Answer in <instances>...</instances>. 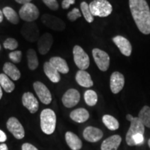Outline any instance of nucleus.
I'll return each mask as SVG.
<instances>
[{"mask_svg":"<svg viewBox=\"0 0 150 150\" xmlns=\"http://www.w3.org/2000/svg\"><path fill=\"white\" fill-rule=\"evenodd\" d=\"M129 7L139 31L150 34V9L146 0H129Z\"/></svg>","mask_w":150,"mask_h":150,"instance_id":"f257e3e1","label":"nucleus"},{"mask_svg":"<svg viewBox=\"0 0 150 150\" xmlns=\"http://www.w3.org/2000/svg\"><path fill=\"white\" fill-rule=\"evenodd\" d=\"M56 116L54 110L46 108L40 113V127L45 134L50 135L53 134L56 129Z\"/></svg>","mask_w":150,"mask_h":150,"instance_id":"f03ea898","label":"nucleus"},{"mask_svg":"<svg viewBox=\"0 0 150 150\" xmlns=\"http://www.w3.org/2000/svg\"><path fill=\"white\" fill-rule=\"evenodd\" d=\"M90 10L93 16L105 18L111 14L112 5L107 0H94L89 4Z\"/></svg>","mask_w":150,"mask_h":150,"instance_id":"7ed1b4c3","label":"nucleus"},{"mask_svg":"<svg viewBox=\"0 0 150 150\" xmlns=\"http://www.w3.org/2000/svg\"><path fill=\"white\" fill-rule=\"evenodd\" d=\"M40 12L36 6L31 3L24 4L19 11V16L24 21L33 22L38 18Z\"/></svg>","mask_w":150,"mask_h":150,"instance_id":"20e7f679","label":"nucleus"},{"mask_svg":"<svg viewBox=\"0 0 150 150\" xmlns=\"http://www.w3.org/2000/svg\"><path fill=\"white\" fill-rule=\"evenodd\" d=\"M74 61L81 70H85L90 65L89 56L81 47L75 45L73 48Z\"/></svg>","mask_w":150,"mask_h":150,"instance_id":"39448f33","label":"nucleus"},{"mask_svg":"<svg viewBox=\"0 0 150 150\" xmlns=\"http://www.w3.org/2000/svg\"><path fill=\"white\" fill-rule=\"evenodd\" d=\"M41 21L47 28L54 31H62L66 27L63 20L51 14H44L41 17Z\"/></svg>","mask_w":150,"mask_h":150,"instance_id":"423d86ee","label":"nucleus"},{"mask_svg":"<svg viewBox=\"0 0 150 150\" xmlns=\"http://www.w3.org/2000/svg\"><path fill=\"white\" fill-rule=\"evenodd\" d=\"M21 34L25 40L31 42H35L39 39V29L35 22H27L21 29Z\"/></svg>","mask_w":150,"mask_h":150,"instance_id":"0eeeda50","label":"nucleus"},{"mask_svg":"<svg viewBox=\"0 0 150 150\" xmlns=\"http://www.w3.org/2000/svg\"><path fill=\"white\" fill-rule=\"evenodd\" d=\"M145 133V126L141 122L138 117H134L131 121L130 128L128 130L126 136V142L129 146H134L133 142V136L138 134L144 135Z\"/></svg>","mask_w":150,"mask_h":150,"instance_id":"6e6552de","label":"nucleus"},{"mask_svg":"<svg viewBox=\"0 0 150 150\" xmlns=\"http://www.w3.org/2000/svg\"><path fill=\"white\" fill-rule=\"evenodd\" d=\"M93 56L99 70L103 72L108 70L110 65V57L106 52L95 48L93 50Z\"/></svg>","mask_w":150,"mask_h":150,"instance_id":"1a4fd4ad","label":"nucleus"},{"mask_svg":"<svg viewBox=\"0 0 150 150\" xmlns=\"http://www.w3.org/2000/svg\"><path fill=\"white\" fill-rule=\"evenodd\" d=\"M33 88L41 102L46 105L52 102V94L44 83L40 81H35L33 83Z\"/></svg>","mask_w":150,"mask_h":150,"instance_id":"9d476101","label":"nucleus"},{"mask_svg":"<svg viewBox=\"0 0 150 150\" xmlns=\"http://www.w3.org/2000/svg\"><path fill=\"white\" fill-rule=\"evenodd\" d=\"M6 126L8 130L17 139H22L24 137V129L16 117L9 118L7 121Z\"/></svg>","mask_w":150,"mask_h":150,"instance_id":"9b49d317","label":"nucleus"},{"mask_svg":"<svg viewBox=\"0 0 150 150\" xmlns=\"http://www.w3.org/2000/svg\"><path fill=\"white\" fill-rule=\"evenodd\" d=\"M79 100L80 94L77 90L74 88L67 91L62 97V102L67 108L74 107L78 104Z\"/></svg>","mask_w":150,"mask_h":150,"instance_id":"f8f14e48","label":"nucleus"},{"mask_svg":"<svg viewBox=\"0 0 150 150\" xmlns=\"http://www.w3.org/2000/svg\"><path fill=\"white\" fill-rule=\"evenodd\" d=\"M53 41V37L50 33H45L41 35L38 40V49L39 53L42 55H46L51 49Z\"/></svg>","mask_w":150,"mask_h":150,"instance_id":"ddd939ff","label":"nucleus"},{"mask_svg":"<svg viewBox=\"0 0 150 150\" xmlns=\"http://www.w3.org/2000/svg\"><path fill=\"white\" fill-rule=\"evenodd\" d=\"M125 86L124 75L119 72H114L110 76V87L112 93L117 94L120 93Z\"/></svg>","mask_w":150,"mask_h":150,"instance_id":"4468645a","label":"nucleus"},{"mask_svg":"<svg viewBox=\"0 0 150 150\" xmlns=\"http://www.w3.org/2000/svg\"><path fill=\"white\" fill-rule=\"evenodd\" d=\"M112 41L115 45L119 48L120 51L123 55L126 56H130L132 52V46L130 42L126 38L122 35H117L112 38Z\"/></svg>","mask_w":150,"mask_h":150,"instance_id":"2eb2a0df","label":"nucleus"},{"mask_svg":"<svg viewBox=\"0 0 150 150\" xmlns=\"http://www.w3.org/2000/svg\"><path fill=\"white\" fill-rule=\"evenodd\" d=\"M22 104L25 108H27L31 113H35L39 108V104L38 99L33 95V93L27 92L24 93L22 96Z\"/></svg>","mask_w":150,"mask_h":150,"instance_id":"dca6fc26","label":"nucleus"},{"mask_svg":"<svg viewBox=\"0 0 150 150\" xmlns=\"http://www.w3.org/2000/svg\"><path fill=\"white\" fill-rule=\"evenodd\" d=\"M83 138L86 140L91 142H96L101 140L103 137V132L102 130L96 127H88L84 129L83 133Z\"/></svg>","mask_w":150,"mask_h":150,"instance_id":"f3484780","label":"nucleus"},{"mask_svg":"<svg viewBox=\"0 0 150 150\" xmlns=\"http://www.w3.org/2000/svg\"><path fill=\"white\" fill-rule=\"evenodd\" d=\"M122 142V138L119 135H113L104 140L101 146L102 150H117Z\"/></svg>","mask_w":150,"mask_h":150,"instance_id":"a211bd4d","label":"nucleus"},{"mask_svg":"<svg viewBox=\"0 0 150 150\" xmlns=\"http://www.w3.org/2000/svg\"><path fill=\"white\" fill-rule=\"evenodd\" d=\"M76 81L79 85L84 88H90L93 86L91 76L85 70H79L76 74Z\"/></svg>","mask_w":150,"mask_h":150,"instance_id":"6ab92c4d","label":"nucleus"},{"mask_svg":"<svg viewBox=\"0 0 150 150\" xmlns=\"http://www.w3.org/2000/svg\"><path fill=\"white\" fill-rule=\"evenodd\" d=\"M50 62L53 65L54 68L56 69L59 73L62 74H67L70 71L68 65H67L66 61L63 58L59 57V56H54L50 59Z\"/></svg>","mask_w":150,"mask_h":150,"instance_id":"aec40b11","label":"nucleus"},{"mask_svg":"<svg viewBox=\"0 0 150 150\" xmlns=\"http://www.w3.org/2000/svg\"><path fill=\"white\" fill-rule=\"evenodd\" d=\"M43 70L47 78L53 83H59L61 80L60 73L54 68L50 62H45L43 65Z\"/></svg>","mask_w":150,"mask_h":150,"instance_id":"412c9836","label":"nucleus"},{"mask_svg":"<svg viewBox=\"0 0 150 150\" xmlns=\"http://www.w3.org/2000/svg\"><path fill=\"white\" fill-rule=\"evenodd\" d=\"M3 71L9 78L13 81H18L21 76L19 69L13 63L6 62L3 66Z\"/></svg>","mask_w":150,"mask_h":150,"instance_id":"4be33fe9","label":"nucleus"},{"mask_svg":"<svg viewBox=\"0 0 150 150\" xmlns=\"http://www.w3.org/2000/svg\"><path fill=\"white\" fill-rule=\"evenodd\" d=\"M70 116L71 119L76 122L82 123L88 120L90 115L88 111L85 108H79L72 110Z\"/></svg>","mask_w":150,"mask_h":150,"instance_id":"5701e85b","label":"nucleus"},{"mask_svg":"<svg viewBox=\"0 0 150 150\" xmlns=\"http://www.w3.org/2000/svg\"><path fill=\"white\" fill-rule=\"evenodd\" d=\"M65 140L71 149L79 150L82 147V142L74 133L67 131L65 134Z\"/></svg>","mask_w":150,"mask_h":150,"instance_id":"b1692460","label":"nucleus"},{"mask_svg":"<svg viewBox=\"0 0 150 150\" xmlns=\"http://www.w3.org/2000/svg\"><path fill=\"white\" fill-rule=\"evenodd\" d=\"M27 57L28 61V67L31 70H36L39 65V61L38 59L36 52L33 49H29L27 52Z\"/></svg>","mask_w":150,"mask_h":150,"instance_id":"393cba45","label":"nucleus"},{"mask_svg":"<svg viewBox=\"0 0 150 150\" xmlns=\"http://www.w3.org/2000/svg\"><path fill=\"white\" fill-rule=\"evenodd\" d=\"M0 86L6 93H10L15 89V84L4 73L0 74Z\"/></svg>","mask_w":150,"mask_h":150,"instance_id":"a878e982","label":"nucleus"},{"mask_svg":"<svg viewBox=\"0 0 150 150\" xmlns=\"http://www.w3.org/2000/svg\"><path fill=\"white\" fill-rule=\"evenodd\" d=\"M3 14L5 16L6 18L11 23L13 24H17L20 22V18H19V16L17 14L16 11L14 9L9 6L4 7L3 8Z\"/></svg>","mask_w":150,"mask_h":150,"instance_id":"bb28decb","label":"nucleus"},{"mask_svg":"<svg viewBox=\"0 0 150 150\" xmlns=\"http://www.w3.org/2000/svg\"><path fill=\"white\" fill-rule=\"evenodd\" d=\"M102 121L109 130L115 131L119 128V122L113 116L110 115H104L102 117Z\"/></svg>","mask_w":150,"mask_h":150,"instance_id":"cd10ccee","label":"nucleus"},{"mask_svg":"<svg viewBox=\"0 0 150 150\" xmlns=\"http://www.w3.org/2000/svg\"><path fill=\"white\" fill-rule=\"evenodd\" d=\"M138 118L144 126L150 128V107L145 106L140 110L138 114Z\"/></svg>","mask_w":150,"mask_h":150,"instance_id":"c85d7f7f","label":"nucleus"},{"mask_svg":"<svg viewBox=\"0 0 150 150\" xmlns=\"http://www.w3.org/2000/svg\"><path fill=\"white\" fill-rule=\"evenodd\" d=\"M84 99H85V102L90 106H93L97 104V93L93 90H88L85 92L84 94Z\"/></svg>","mask_w":150,"mask_h":150,"instance_id":"c756f323","label":"nucleus"},{"mask_svg":"<svg viewBox=\"0 0 150 150\" xmlns=\"http://www.w3.org/2000/svg\"><path fill=\"white\" fill-rule=\"evenodd\" d=\"M81 10L82 14L83 15V17L85 18L86 21L88 23H92L94 21V16L91 13L89 5L86 1H82L81 3Z\"/></svg>","mask_w":150,"mask_h":150,"instance_id":"7c9ffc66","label":"nucleus"},{"mask_svg":"<svg viewBox=\"0 0 150 150\" xmlns=\"http://www.w3.org/2000/svg\"><path fill=\"white\" fill-rule=\"evenodd\" d=\"M4 47L6 50L14 51L18 47V42L15 38H8L3 43Z\"/></svg>","mask_w":150,"mask_h":150,"instance_id":"2f4dec72","label":"nucleus"},{"mask_svg":"<svg viewBox=\"0 0 150 150\" xmlns=\"http://www.w3.org/2000/svg\"><path fill=\"white\" fill-rule=\"evenodd\" d=\"M22 52L20 50H16L9 53L8 56L10 59L15 63H19L21 61Z\"/></svg>","mask_w":150,"mask_h":150,"instance_id":"473e14b6","label":"nucleus"},{"mask_svg":"<svg viewBox=\"0 0 150 150\" xmlns=\"http://www.w3.org/2000/svg\"><path fill=\"white\" fill-rule=\"evenodd\" d=\"M81 13H80L79 10L76 8H73L72 11H71L70 12L67 13V18L71 22L76 21L79 18H81Z\"/></svg>","mask_w":150,"mask_h":150,"instance_id":"72a5a7b5","label":"nucleus"},{"mask_svg":"<svg viewBox=\"0 0 150 150\" xmlns=\"http://www.w3.org/2000/svg\"><path fill=\"white\" fill-rule=\"evenodd\" d=\"M47 6L52 11H57L59 8V5L56 0H42Z\"/></svg>","mask_w":150,"mask_h":150,"instance_id":"f704fd0d","label":"nucleus"},{"mask_svg":"<svg viewBox=\"0 0 150 150\" xmlns=\"http://www.w3.org/2000/svg\"><path fill=\"white\" fill-rule=\"evenodd\" d=\"M134 145H140L144 142V135L141 134H138L134 135L132 138Z\"/></svg>","mask_w":150,"mask_h":150,"instance_id":"c9c22d12","label":"nucleus"},{"mask_svg":"<svg viewBox=\"0 0 150 150\" xmlns=\"http://www.w3.org/2000/svg\"><path fill=\"white\" fill-rule=\"evenodd\" d=\"M75 3V0H63L62 1V8L63 9H67L70 6V5L74 4Z\"/></svg>","mask_w":150,"mask_h":150,"instance_id":"e433bc0d","label":"nucleus"},{"mask_svg":"<svg viewBox=\"0 0 150 150\" xmlns=\"http://www.w3.org/2000/svg\"><path fill=\"white\" fill-rule=\"evenodd\" d=\"M22 150H38L36 147L29 143H24L22 147Z\"/></svg>","mask_w":150,"mask_h":150,"instance_id":"4c0bfd02","label":"nucleus"},{"mask_svg":"<svg viewBox=\"0 0 150 150\" xmlns=\"http://www.w3.org/2000/svg\"><path fill=\"white\" fill-rule=\"evenodd\" d=\"M6 139V135L3 131L0 130V142H4Z\"/></svg>","mask_w":150,"mask_h":150,"instance_id":"58836bf2","label":"nucleus"},{"mask_svg":"<svg viewBox=\"0 0 150 150\" xmlns=\"http://www.w3.org/2000/svg\"><path fill=\"white\" fill-rule=\"evenodd\" d=\"M16 2H18V4H26L30 3L32 0H15Z\"/></svg>","mask_w":150,"mask_h":150,"instance_id":"ea45409f","label":"nucleus"},{"mask_svg":"<svg viewBox=\"0 0 150 150\" xmlns=\"http://www.w3.org/2000/svg\"><path fill=\"white\" fill-rule=\"evenodd\" d=\"M8 147L6 144H1L0 145V150H8Z\"/></svg>","mask_w":150,"mask_h":150,"instance_id":"a19ab883","label":"nucleus"},{"mask_svg":"<svg viewBox=\"0 0 150 150\" xmlns=\"http://www.w3.org/2000/svg\"><path fill=\"white\" fill-rule=\"evenodd\" d=\"M4 20V14H3V12L0 10V23L1 22H2Z\"/></svg>","mask_w":150,"mask_h":150,"instance_id":"79ce46f5","label":"nucleus"},{"mask_svg":"<svg viewBox=\"0 0 150 150\" xmlns=\"http://www.w3.org/2000/svg\"><path fill=\"white\" fill-rule=\"evenodd\" d=\"M133 118H134V117H133L132 115H130V114H128V115H127V119L129 121H131L133 120Z\"/></svg>","mask_w":150,"mask_h":150,"instance_id":"37998d69","label":"nucleus"},{"mask_svg":"<svg viewBox=\"0 0 150 150\" xmlns=\"http://www.w3.org/2000/svg\"><path fill=\"white\" fill-rule=\"evenodd\" d=\"M2 95H3V93H2V89H1V86H0V99H1V97H2Z\"/></svg>","mask_w":150,"mask_h":150,"instance_id":"c03bdc74","label":"nucleus"},{"mask_svg":"<svg viewBox=\"0 0 150 150\" xmlns=\"http://www.w3.org/2000/svg\"><path fill=\"white\" fill-rule=\"evenodd\" d=\"M148 145H149V147H150V139L148 140Z\"/></svg>","mask_w":150,"mask_h":150,"instance_id":"a18cd8bd","label":"nucleus"},{"mask_svg":"<svg viewBox=\"0 0 150 150\" xmlns=\"http://www.w3.org/2000/svg\"><path fill=\"white\" fill-rule=\"evenodd\" d=\"M0 50H1V45H0Z\"/></svg>","mask_w":150,"mask_h":150,"instance_id":"49530a36","label":"nucleus"}]
</instances>
